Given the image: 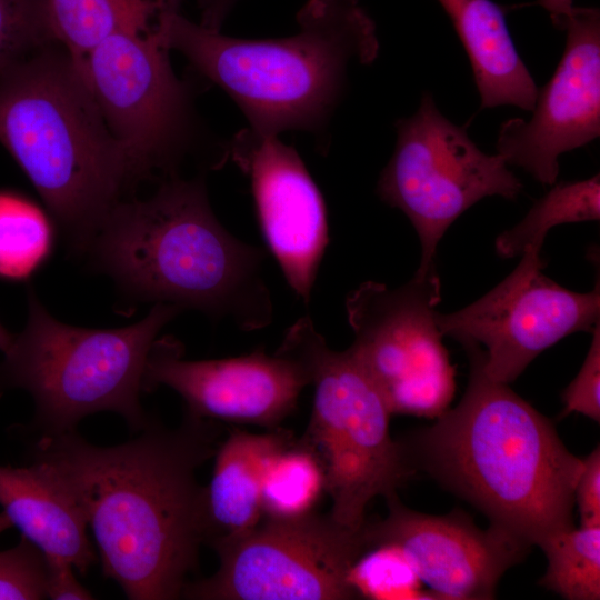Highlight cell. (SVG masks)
Returning a JSON list of instances; mask_svg holds the SVG:
<instances>
[{
	"label": "cell",
	"instance_id": "1",
	"mask_svg": "<svg viewBox=\"0 0 600 600\" xmlns=\"http://www.w3.org/2000/svg\"><path fill=\"white\" fill-rule=\"evenodd\" d=\"M218 421L156 419L124 443L99 447L76 431L43 434L33 460L58 473L86 517L106 578L128 599L172 600L198 567L203 492L197 470L214 456Z\"/></svg>",
	"mask_w": 600,
	"mask_h": 600
},
{
	"label": "cell",
	"instance_id": "2",
	"mask_svg": "<svg viewBox=\"0 0 600 600\" xmlns=\"http://www.w3.org/2000/svg\"><path fill=\"white\" fill-rule=\"evenodd\" d=\"M461 346L470 361L466 392L416 437V449L429 472L490 524L539 547L573 526L582 458L547 417L486 373L480 346Z\"/></svg>",
	"mask_w": 600,
	"mask_h": 600
},
{
	"label": "cell",
	"instance_id": "3",
	"mask_svg": "<svg viewBox=\"0 0 600 600\" xmlns=\"http://www.w3.org/2000/svg\"><path fill=\"white\" fill-rule=\"evenodd\" d=\"M86 251L138 300L227 317L246 331L271 321L263 253L221 226L200 180L172 178L147 200L120 201Z\"/></svg>",
	"mask_w": 600,
	"mask_h": 600
},
{
	"label": "cell",
	"instance_id": "4",
	"mask_svg": "<svg viewBox=\"0 0 600 600\" xmlns=\"http://www.w3.org/2000/svg\"><path fill=\"white\" fill-rule=\"evenodd\" d=\"M0 142L76 251L137 181L72 58L51 46L0 76Z\"/></svg>",
	"mask_w": 600,
	"mask_h": 600
},
{
	"label": "cell",
	"instance_id": "5",
	"mask_svg": "<svg viewBox=\"0 0 600 600\" xmlns=\"http://www.w3.org/2000/svg\"><path fill=\"white\" fill-rule=\"evenodd\" d=\"M297 23L290 37L241 39L178 13L167 41L237 103L254 132L319 130L343 93L350 62H373L379 39L359 0H308Z\"/></svg>",
	"mask_w": 600,
	"mask_h": 600
},
{
	"label": "cell",
	"instance_id": "6",
	"mask_svg": "<svg viewBox=\"0 0 600 600\" xmlns=\"http://www.w3.org/2000/svg\"><path fill=\"white\" fill-rule=\"evenodd\" d=\"M28 320L0 361V398L30 393L34 427L43 434L76 431L86 417L110 411L131 430L151 418L140 404L149 351L180 308L156 302L139 322L114 329L70 326L54 319L28 289Z\"/></svg>",
	"mask_w": 600,
	"mask_h": 600
},
{
	"label": "cell",
	"instance_id": "7",
	"mask_svg": "<svg viewBox=\"0 0 600 600\" xmlns=\"http://www.w3.org/2000/svg\"><path fill=\"white\" fill-rule=\"evenodd\" d=\"M289 331L311 372L313 407L301 439L318 459L331 516L361 529L368 503L388 498L412 469L401 443L390 433L391 412L372 380L349 350H331L309 317Z\"/></svg>",
	"mask_w": 600,
	"mask_h": 600
},
{
	"label": "cell",
	"instance_id": "8",
	"mask_svg": "<svg viewBox=\"0 0 600 600\" xmlns=\"http://www.w3.org/2000/svg\"><path fill=\"white\" fill-rule=\"evenodd\" d=\"M440 301L436 262L400 287L366 281L347 297L348 350L391 414L437 419L452 401L456 369L436 321Z\"/></svg>",
	"mask_w": 600,
	"mask_h": 600
},
{
	"label": "cell",
	"instance_id": "9",
	"mask_svg": "<svg viewBox=\"0 0 600 600\" xmlns=\"http://www.w3.org/2000/svg\"><path fill=\"white\" fill-rule=\"evenodd\" d=\"M393 153L377 183V193L411 221L421 244L418 269L434 263L448 228L486 197L514 200L521 180L501 156L487 154L451 122L424 92L418 110L396 124Z\"/></svg>",
	"mask_w": 600,
	"mask_h": 600
},
{
	"label": "cell",
	"instance_id": "10",
	"mask_svg": "<svg viewBox=\"0 0 600 600\" xmlns=\"http://www.w3.org/2000/svg\"><path fill=\"white\" fill-rule=\"evenodd\" d=\"M366 526V523H364ZM364 526L339 523L314 510L296 518H262L246 536L214 549L219 568L187 582L182 598L198 600H353L349 582L369 548Z\"/></svg>",
	"mask_w": 600,
	"mask_h": 600
},
{
	"label": "cell",
	"instance_id": "11",
	"mask_svg": "<svg viewBox=\"0 0 600 600\" xmlns=\"http://www.w3.org/2000/svg\"><path fill=\"white\" fill-rule=\"evenodd\" d=\"M167 34L117 32L72 59L137 178L166 170L182 147L188 93Z\"/></svg>",
	"mask_w": 600,
	"mask_h": 600
},
{
	"label": "cell",
	"instance_id": "12",
	"mask_svg": "<svg viewBox=\"0 0 600 600\" xmlns=\"http://www.w3.org/2000/svg\"><path fill=\"white\" fill-rule=\"evenodd\" d=\"M543 267L541 251L528 250L480 299L454 312H437L443 336L481 347L483 369L496 381L509 384L542 351L600 323L599 281L589 292H574L544 276Z\"/></svg>",
	"mask_w": 600,
	"mask_h": 600
},
{
	"label": "cell",
	"instance_id": "13",
	"mask_svg": "<svg viewBox=\"0 0 600 600\" xmlns=\"http://www.w3.org/2000/svg\"><path fill=\"white\" fill-rule=\"evenodd\" d=\"M308 384L309 364L288 331L273 356L260 348L250 354L213 360L183 359L182 343L171 336L162 337L152 343L142 377V391L160 386L172 389L191 417L270 430L297 408Z\"/></svg>",
	"mask_w": 600,
	"mask_h": 600
},
{
	"label": "cell",
	"instance_id": "14",
	"mask_svg": "<svg viewBox=\"0 0 600 600\" xmlns=\"http://www.w3.org/2000/svg\"><path fill=\"white\" fill-rule=\"evenodd\" d=\"M563 31V54L538 89L532 117L500 126L497 153L542 184H553L559 157L600 136V11L574 7Z\"/></svg>",
	"mask_w": 600,
	"mask_h": 600
},
{
	"label": "cell",
	"instance_id": "15",
	"mask_svg": "<svg viewBox=\"0 0 600 600\" xmlns=\"http://www.w3.org/2000/svg\"><path fill=\"white\" fill-rule=\"evenodd\" d=\"M226 158L249 179L268 248L302 301L310 300L329 243L323 197L294 148L250 128L229 142Z\"/></svg>",
	"mask_w": 600,
	"mask_h": 600
},
{
	"label": "cell",
	"instance_id": "16",
	"mask_svg": "<svg viewBox=\"0 0 600 600\" xmlns=\"http://www.w3.org/2000/svg\"><path fill=\"white\" fill-rule=\"evenodd\" d=\"M386 499L387 517L366 522L369 548L398 547L437 599H493L502 576L531 548L492 524L479 528L462 512L426 514L403 506L397 493Z\"/></svg>",
	"mask_w": 600,
	"mask_h": 600
},
{
	"label": "cell",
	"instance_id": "17",
	"mask_svg": "<svg viewBox=\"0 0 600 600\" xmlns=\"http://www.w3.org/2000/svg\"><path fill=\"white\" fill-rule=\"evenodd\" d=\"M0 506L11 524L44 556L68 560L82 576L97 562L83 511L47 462L0 466Z\"/></svg>",
	"mask_w": 600,
	"mask_h": 600
},
{
	"label": "cell",
	"instance_id": "18",
	"mask_svg": "<svg viewBox=\"0 0 600 600\" xmlns=\"http://www.w3.org/2000/svg\"><path fill=\"white\" fill-rule=\"evenodd\" d=\"M288 430L251 433L233 428L214 453L203 492V543L213 550L240 539L262 519L261 481L268 459L291 444Z\"/></svg>",
	"mask_w": 600,
	"mask_h": 600
},
{
	"label": "cell",
	"instance_id": "19",
	"mask_svg": "<svg viewBox=\"0 0 600 600\" xmlns=\"http://www.w3.org/2000/svg\"><path fill=\"white\" fill-rule=\"evenodd\" d=\"M470 61L481 109H533L538 87L510 34L504 6L492 0H437Z\"/></svg>",
	"mask_w": 600,
	"mask_h": 600
},
{
	"label": "cell",
	"instance_id": "20",
	"mask_svg": "<svg viewBox=\"0 0 600 600\" xmlns=\"http://www.w3.org/2000/svg\"><path fill=\"white\" fill-rule=\"evenodd\" d=\"M52 33L72 59L117 32L167 34L181 0H46Z\"/></svg>",
	"mask_w": 600,
	"mask_h": 600
},
{
	"label": "cell",
	"instance_id": "21",
	"mask_svg": "<svg viewBox=\"0 0 600 600\" xmlns=\"http://www.w3.org/2000/svg\"><path fill=\"white\" fill-rule=\"evenodd\" d=\"M50 217L14 190H0V280L26 282L49 261L56 246Z\"/></svg>",
	"mask_w": 600,
	"mask_h": 600
},
{
	"label": "cell",
	"instance_id": "22",
	"mask_svg": "<svg viewBox=\"0 0 600 600\" xmlns=\"http://www.w3.org/2000/svg\"><path fill=\"white\" fill-rule=\"evenodd\" d=\"M599 219V173L584 180L553 183L519 223L498 236L496 251L502 258L522 256L528 250L541 251L553 227Z\"/></svg>",
	"mask_w": 600,
	"mask_h": 600
},
{
	"label": "cell",
	"instance_id": "23",
	"mask_svg": "<svg viewBox=\"0 0 600 600\" xmlns=\"http://www.w3.org/2000/svg\"><path fill=\"white\" fill-rule=\"evenodd\" d=\"M322 491L324 477L318 459L304 443L294 440L266 463L261 481L262 516L288 519L307 514L313 511Z\"/></svg>",
	"mask_w": 600,
	"mask_h": 600
},
{
	"label": "cell",
	"instance_id": "24",
	"mask_svg": "<svg viewBox=\"0 0 600 600\" xmlns=\"http://www.w3.org/2000/svg\"><path fill=\"white\" fill-rule=\"evenodd\" d=\"M540 584L567 600L600 599V527L574 526L548 537Z\"/></svg>",
	"mask_w": 600,
	"mask_h": 600
},
{
	"label": "cell",
	"instance_id": "25",
	"mask_svg": "<svg viewBox=\"0 0 600 600\" xmlns=\"http://www.w3.org/2000/svg\"><path fill=\"white\" fill-rule=\"evenodd\" d=\"M349 582L359 599H437L431 591L423 590L410 561L390 543L368 548L350 569Z\"/></svg>",
	"mask_w": 600,
	"mask_h": 600
},
{
	"label": "cell",
	"instance_id": "26",
	"mask_svg": "<svg viewBox=\"0 0 600 600\" xmlns=\"http://www.w3.org/2000/svg\"><path fill=\"white\" fill-rule=\"evenodd\" d=\"M53 42L46 0H0V76Z\"/></svg>",
	"mask_w": 600,
	"mask_h": 600
},
{
	"label": "cell",
	"instance_id": "27",
	"mask_svg": "<svg viewBox=\"0 0 600 600\" xmlns=\"http://www.w3.org/2000/svg\"><path fill=\"white\" fill-rule=\"evenodd\" d=\"M0 512V534L11 528ZM47 598L44 554L21 536L14 547L0 551V600H39Z\"/></svg>",
	"mask_w": 600,
	"mask_h": 600
},
{
	"label": "cell",
	"instance_id": "28",
	"mask_svg": "<svg viewBox=\"0 0 600 600\" xmlns=\"http://www.w3.org/2000/svg\"><path fill=\"white\" fill-rule=\"evenodd\" d=\"M586 359L569 386L562 392L563 409L560 418L571 413L600 421V323L594 327Z\"/></svg>",
	"mask_w": 600,
	"mask_h": 600
},
{
	"label": "cell",
	"instance_id": "29",
	"mask_svg": "<svg viewBox=\"0 0 600 600\" xmlns=\"http://www.w3.org/2000/svg\"><path fill=\"white\" fill-rule=\"evenodd\" d=\"M577 479L573 499L578 506L581 527H600V447L586 458Z\"/></svg>",
	"mask_w": 600,
	"mask_h": 600
},
{
	"label": "cell",
	"instance_id": "30",
	"mask_svg": "<svg viewBox=\"0 0 600 600\" xmlns=\"http://www.w3.org/2000/svg\"><path fill=\"white\" fill-rule=\"evenodd\" d=\"M46 592L52 600H90L94 597L78 581L73 566L66 559L44 556Z\"/></svg>",
	"mask_w": 600,
	"mask_h": 600
},
{
	"label": "cell",
	"instance_id": "31",
	"mask_svg": "<svg viewBox=\"0 0 600 600\" xmlns=\"http://www.w3.org/2000/svg\"><path fill=\"white\" fill-rule=\"evenodd\" d=\"M238 0H200V24L211 30H220L224 19Z\"/></svg>",
	"mask_w": 600,
	"mask_h": 600
},
{
	"label": "cell",
	"instance_id": "32",
	"mask_svg": "<svg viewBox=\"0 0 600 600\" xmlns=\"http://www.w3.org/2000/svg\"><path fill=\"white\" fill-rule=\"evenodd\" d=\"M531 6H539L547 10L553 26L560 31H563L574 9L573 0H536Z\"/></svg>",
	"mask_w": 600,
	"mask_h": 600
},
{
	"label": "cell",
	"instance_id": "33",
	"mask_svg": "<svg viewBox=\"0 0 600 600\" xmlns=\"http://www.w3.org/2000/svg\"><path fill=\"white\" fill-rule=\"evenodd\" d=\"M13 337L1 323H0V351L3 353L9 349L12 343Z\"/></svg>",
	"mask_w": 600,
	"mask_h": 600
}]
</instances>
